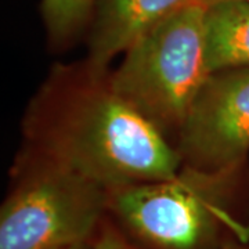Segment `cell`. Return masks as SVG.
I'll return each instance as SVG.
<instances>
[{"label": "cell", "instance_id": "cell-7", "mask_svg": "<svg viewBox=\"0 0 249 249\" xmlns=\"http://www.w3.org/2000/svg\"><path fill=\"white\" fill-rule=\"evenodd\" d=\"M204 28L211 73L249 67V1L219 0L206 4Z\"/></svg>", "mask_w": 249, "mask_h": 249}, {"label": "cell", "instance_id": "cell-2", "mask_svg": "<svg viewBox=\"0 0 249 249\" xmlns=\"http://www.w3.org/2000/svg\"><path fill=\"white\" fill-rule=\"evenodd\" d=\"M235 172L186 166L172 178L114 188L109 213L147 249H222L231 238L248 241Z\"/></svg>", "mask_w": 249, "mask_h": 249}, {"label": "cell", "instance_id": "cell-10", "mask_svg": "<svg viewBox=\"0 0 249 249\" xmlns=\"http://www.w3.org/2000/svg\"><path fill=\"white\" fill-rule=\"evenodd\" d=\"M222 249H249L248 241H242L238 240V238H231V240H229L224 245H223Z\"/></svg>", "mask_w": 249, "mask_h": 249}, {"label": "cell", "instance_id": "cell-9", "mask_svg": "<svg viewBox=\"0 0 249 249\" xmlns=\"http://www.w3.org/2000/svg\"><path fill=\"white\" fill-rule=\"evenodd\" d=\"M93 249H139L127 235L124 234L121 227L106 219L100 226L96 237L91 241Z\"/></svg>", "mask_w": 249, "mask_h": 249}, {"label": "cell", "instance_id": "cell-6", "mask_svg": "<svg viewBox=\"0 0 249 249\" xmlns=\"http://www.w3.org/2000/svg\"><path fill=\"white\" fill-rule=\"evenodd\" d=\"M202 0H97L89 68L104 75L109 61L187 4Z\"/></svg>", "mask_w": 249, "mask_h": 249}, {"label": "cell", "instance_id": "cell-8", "mask_svg": "<svg viewBox=\"0 0 249 249\" xmlns=\"http://www.w3.org/2000/svg\"><path fill=\"white\" fill-rule=\"evenodd\" d=\"M94 0H42L46 25L54 39H65L83 24Z\"/></svg>", "mask_w": 249, "mask_h": 249}, {"label": "cell", "instance_id": "cell-1", "mask_svg": "<svg viewBox=\"0 0 249 249\" xmlns=\"http://www.w3.org/2000/svg\"><path fill=\"white\" fill-rule=\"evenodd\" d=\"M39 160L104 186L166 180L181 157L154 124L119 97L109 78L89 68L85 78L58 79L40 93L27 124Z\"/></svg>", "mask_w": 249, "mask_h": 249}, {"label": "cell", "instance_id": "cell-12", "mask_svg": "<svg viewBox=\"0 0 249 249\" xmlns=\"http://www.w3.org/2000/svg\"><path fill=\"white\" fill-rule=\"evenodd\" d=\"M213 1H219V0H202V4H209V3H213ZM245 1H249V0H245Z\"/></svg>", "mask_w": 249, "mask_h": 249}, {"label": "cell", "instance_id": "cell-3", "mask_svg": "<svg viewBox=\"0 0 249 249\" xmlns=\"http://www.w3.org/2000/svg\"><path fill=\"white\" fill-rule=\"evenodd\" d=\"M205 4L196 1L150 29L126 52L109 85L165 136L180 133L211 75L205 53Z\"/></svg>", "mask_w": 249, "mask_h": 249}, {"label": "cell", "instance_id": "cell-5", "mask_svg": "<svg viewBox=\"0 0 249 249\" xmlns=\"http://www.w3.org/2000/svg\"><path fill=\"white\" fill-rule=\"evenodd\" d=\"M178 151L187 168H240L249 151V67L206 78L180 129Z\"/></svg>", "mask_w": 249, "mask_h": 249}, {"label": "cell", "instance_id": "cell-11", "mask_svg": "<svg viewBox=\"0 0 249 249\" xmlns=\"http://www.w3.org/2000/svg\"><path fill=\"white\" fill-rule=\"evenodd\" d=\"M64 249H93L91 244H80V245H73V247H68Z\"/></svg>", "mask_w": 249, "mask_h": 249}, {"label": "cell", "instance_id": "cell-4", "mask_svg": "<svg viewBox=\"0 0 249 249\" xmlns=\"http://www.w3.org/2000/svg\"><path fill=\"white\" fill-rule=\"evenodd\" d=\"M0 211V249H64L91 244L109 213V190L39 160Z\"/></svg>", "mask_w": 249, "mask_h": 249}]
</instances>
